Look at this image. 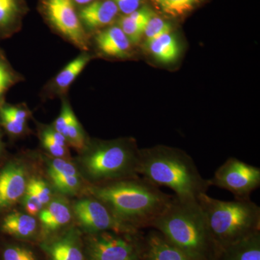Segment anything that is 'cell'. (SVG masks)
Here are the masks:
<instances>
[{"label":"cell","instance_id":"5b68a950","mask_svg":"<svg viewBox=\"0 0 260 260\" xmlns=\"http://www.w3.org/2000/svg\"><path fill=\"white\" fill-rule=\"evenodd\" d=\"M140 150L126 140L100 142L84 148L80 167L84 177L96 184L138 174Z\"/></svg>","mask_w":260,"mask_h":260},{"label":"cell","instance_id":"74e56055","mask_svg":"<svg viewBox=\"0 0 260 260\" xmlns=\"http://www.w3.org/2000/svg\"><path fill=\"white\" fill-rule=\"evenodd\" d=\"M0 146H1V144H0Z\"/></svg>","mask_w":260,"mask_h":260},{"label":"cell","instance_id":"e575fe53","mask_svg":"<svg viewBox=\"0 0 260 260\" xmlns=\"http://www.w3.org/2000/svg\"><path fill=\"white\" fill-rule=\"evenodd\" d=\"M118 9L124 15H128L139 9L141 0H112Z\"/></svg>","mask_w":260,"mask_h":260},{"label":"cell","instance_id":"ba28073f","mask_svg":"<svg viewBox=\"0 0 260 260\" xmlns=\"http://www.w3.org/2000/svg\"><path fill=\"white\" fill-rule=\"evenodd\" d=\"M73 213L80 226L88 234L109 232H136L121 223L102 202L91 196L77 200L73 204Z\"/></svg>","mask_w":260,"mask_h":260},{"label":"cell","instance_id":"ac0fdd59","mask_svg":"<svg viewBox=\"0 0 260 260\" xmlns=\"http://www.w3.org/2000/svg\"><path fill=\"white\" fill-rule=\"evenodd\" d=\"M146 45L154 57L164 64L173 62L179 56V44L171 32L159 36Z\"/></svg>","mask_w":260,"mask_h":260},{"label":"cell","instance_id":"52a82bcc","mask_svg":"<svg viewBox=\"0 0 260 260\" xmlns=\"http://www.w3.org/2000/svg\"><path fill=\"white\" fill-rule=\"evenodd\" d=\"M210 185L230 191L237 200L250 199L260 186V169L237 158H228L208 179Z\"/></svg>","mask_w":260,"mask_h":260},{"label":"cell","instance_id":"8d00e7d4","mask_svg":"<svg viewBox=\"0 0 260 260\" xmlns=\"http://www.w3.org/2000/svg\"><path fill=\"white\" fill-rule=\"evenodd\" d=\"M153 1L155 2V0H153Z\"/></svg>","mask_w":260,"mask_h":260},{"label":"cell","instance_id":"8fae6325","mask_svg":"<svg viewBox=\"0 0 260 260\" xmlns=\"http://www.w3.org/2000/svg\"><path fill=\"white\" fill-rule=\"evenodd\" d=\"M41 246L49 260H85L81 235L76 228L47 239Z\"/></svg>","mask_w":260,"mask_h":260},{"label":"cell","instance_id":"cb8c5ba5","mask_svg":"<svg viewBox=\"0 0 260 260\" xmlns=\"http://www.w3.org/2000/svg\"><path fill=\"white\" fill-rule=\"evenodd\" d=\"M26 189L35 195L44 206L51 201L52 193L50 186L43 179L32 178L28 181Z\"/></svg>","mask_w":260,"mask_h":260},{"label":"cell","instance_id":"6da1fadb","mask_svg":"<svg viewBox=\"0 0 260 260\" xmlns=\"http://www.w3.org/2000/svg\"><path fill=\"white\" fill-rule=\"evenodd\" d=\"M88 191L121 223L135 231L151 227L174 197L138 175L92 186Z\"/></svg>","mask_w":260,"mask_h":260},{"label":"cell","instance_id":"d4e9b609","mask_svg":"<svg viewBox=\"0 0 260 260\" xmlns=\"http://www.w3.org/2000/svg\"><path fill=\"white\" fill-rule=\"evenodd\" d=\"M172 26L170 24L162 20V18L154 15L153 18L149 20L145 28L144 35L146 42H150L155 38L162 34L170 32Z\"/></svg>","mask_w":260,"mask_h":260},{"label":"cell","instance_id":"277c9868","mask_svg":"<svg viewBox=\"0 0 260 260\" xmlns=\"http://www.w3.org/2000/svg\"><path fill=\"white\" fill-rule=\"evenodd\" d=\"M198 201L217 254L225 246L260 232V208L251 199L225 201L205 193L200 195Z\"/></svg>","mask_w":260,"mask_h":260},{"label":"cell","instance_id":"7a4b0ae2","mask_svg":"<svg viewBox=\"0 0 260 260\" xmlns=\"http://www.w3.org/2000/svg\"><path fill=\"white\" fill-rule=\"evenodd\" d=\"M138 174L154 185L172 189L176 198L185 201H197L210 186L189 155L167 147L140 150Z\"/></svg>","mask_w":260,"mask_h":260},{"label":"cell","instance_id":"9a60e30c","mask_svg":"<svg viewBox=\"0 0 260 260\" xmlns=\"http://www.w3.org/2000/svg\"><path fill=\"white\" fill-rule=\"evenodd\" d=\"M215 260H260V232L220 249Z\"/></svg>","mask_w":260,"mask_h":260},{"label":"cell","instance_id":"30bf717a","mask_svg":"<svg viewBox=\"0 0 260 260\" xmlns=\"http://www.w3.org/2000/svg\"><path fill=\"white\" fill-rule=\"evenodd\" d=\"M28 182L23 164L18 162L7 164L0 171V210L8 209L22 199Z\"/></svg>","mask_w":260,"mask_h":260},{"label":"cell","instance_id":"603a6c76","mask_svg":"<svg viewBox=\"0 0 260 260\" xmlns=\"http://www.w3.org/2000/svg\"><path fill=\"white\" fill-rule=\"evenodd\" d=\"M64 136L67 142L75 148L82 150L86 147L85 135L76 117H75L70 122L65 131Z\"/></svg>","mask_w":260,"mask_h":260},{"label":"cell","instance_id":"1f68e13d","mask_svg":"<svg viewBox=\"0 0 260 260\" xmlns=\"http://www.w3.org/2000/svg\"><path fill=\"white\" fill-rule=\"evenodd\" d=\"M0 112L9 116L13 120L18 121L21 124H26L28 114L25 109L14 107H5L0 109Z\"/></svg>","mask_w":260,"mask_h":260},{"label":"cell","instance_id":"3957f363","mask_svg":"<svg viewBox=\"0 0 260 260\" xmlns=\"http://www.w3.org/2000/svg\"><path fill=\"white\" fill-rule=\"evenodd\" d=\"M151 227L192 259L216 257V247L198 200L185 201L174 196Z\"/></svg>","mask_w":260,"mask_h":260},{"label":"cell","instance_id":"83f0119b","mask_svg":"<svg viewBox=\"0 0 260 260\" xmlns=\"http://www.w3.org/2000/svg\"><path fill=\"white\" fill-rule=\"evenodd\" d=\"M42 141L43 146L53 156L61 158L66 156L68 153L67 147L61 146L54 141L47 133V129H44L42 133Z\"/></svg>","mask_w":260,"mask_h":260},{"label":"cell","instance_id":"d590c367","mask_svg":"<svg viewBox=\"0 0 260 260\" xmlns=\"http://www.w3.org/2000/svg\"><path fill=\"white\" fill-rule=\"evenodd\" d=\"M73 1L78 5H88L93 2V0H73Z\"/></svg>","mask_w":260,"mask_h":260},{"label":"cell","instance_id":"7402d4cb","mask_svg":"<svg viewBox=\"0 0 260 260\" xmlns=\"http://www.w3.org/2000/svg\"><path fill=\"white\" fill-rule=\"evenodd\" d=\"M119 25L132 44H136L139 43L142 37L144 35V27L135 23L128 15L121 17L119 19Z\"/></svg>","mask_w":260,"mask_h":260},{"label":"cell","instance_id":"f546056e","mask_svg":"<svg viewBox=\"0 0 260 260\" xmlns=\"http://www.w3.org/2000/svg\"><path fill=\"white\" fill-rule=\"evenodd\" d=\"M23 205L27 213L32 216L40 213L44 208L37 197L27 189L23 198Z\"/></svg>","mask_w":260,"mask_h":260},{"label":"cell","instance_id":"4dcf8cb0","mask_svg":"<svg viewBox=\"0 0 260 260\" xmlns=\"http://www.w3.org/2000/svg\"><path fill=\"white\" fill-rule=\"evenodd\" d=\"M155 15V13L152 11L150 8L147 7H143V8L138 9L133 12L131 14L128 15L132 20H134L135 23L139 24L142 26L146 27L149 20H150Z\"/></svg>","mask_w":260,"mask_h":260},{"label":"cell","instance_id":"d6a6232c","mask_svg":"<svg viewBox=\"0 0 260 260\" xmlns=\"http://www.w3.org/2000/svg\"><path fill=\"white\" fill-rule=\"evenodd\" d=\"M13 77L8 67L0 61V98L11 86L13 83Z\"/></svg>","mask_w":260,"mask_h":260},{"label":"cell","instance_id":"836d02e7","mask_svg":"<svg viewBox=\"0 0 260 260\" xmlns=\"http://www.w3.org/2000/svg\"><path fill=\"white\" fill-rule=\"evenodd\" d=\"M0 119H1L2 124L4 126L5 129L11 134L20 135L25 129V124L13 120L9 116L5 115V114L1 112H0Z\"/></svg>","mask_w":260,"mask_h":260},{"label":"cell","instance_id":"e0dca14e","mask_svg":"<svg viewBox=\"0 0 260 260\" xmlns=\"http://www.w3.org/2000/svg\"><path fill=\"white\" fill-rule=\"evenodd\" d=\"M38 224L32 215L21 212H13L3 218L2 232L18 239H32L37 233Z\"/></svg>","mask_w":260,"mask_h":260},{"label":"cell","instance_id":"ffe728a7","mask_svg":"<svg viewBox=\"0 0 260 260\" xmlns=\"http://www.w3.org/2000/svg\"><path fill=\"white\" fill-rule=\"evenodd\" d=\"M53 186L62 195H74L81 186L80 172H62L49 174Z\"/></svg>","mask_w":260,"mask_h":260},{"label":"cell","instance_id":"484cf974","mask_svg":"<svg viewBox=\"0 0 260 260\" xmlns=\"http://www.w3.org/2000/svg\"><path fill=\"white\" fill-rule=\"evenodd\" d=\"M18 12V0H0V27L13 23Z\"/></svg>","mask_w":260,"mask_h":260},{"label":"cell","instance_id":"7c38bea8","mask_svg":"<svg viewBox=\"0 0 260 260\" xmlns=\"http://www.w3.org/2000/svg\"><path fill=\"white\" fill-rule=\"evenodd\" d=\"M142 260H194L168 241L157 230L143 238Z\"/></svg>","mask_w":260,"mask_h":260},{"label":"cell","instance_id":"8992f818","mask_svg":"<svg viewBox=\"0 0 260 260\" xmlns=\"http://www.w3.org/2000/svg\"><path fill=\"white\" fill-rule=\"evenodd\" d=\"M143 238L136 232L109 231L89 234L85 260H142Z\"/></svg>","mask_w":260,"mask_h":260},{"label":"cell","instance_id":"9c48e42d","mask_svg":"<svg viewBox=\"0 0 260 260\" xmlns=\"http://www.w3.org/2000/svg\"><path fill=\"white\" fill-rule=\"evenodd\" d=\"M44 6L54 28L82 50H87L86 37L73 0H45Z\"/></svg>","mask_w":260,"mask_h":260},{"label":"cell","instance_id":"2e32d148","mask_svg":"<svg viewBox=\"0 0 260 260\" xmlns=\"http://www.w3.org/2000/svg\"><path fill=\"white\" fill-rule=\"evenodd\" d=\"M95 42L106 55L124 58L129 54L131 42L119 26L110 27L99 32Z\"/></svg>","mask_w":260,"mask_h":260},{"label":"cell","instance_id":"5bb4252c","mask_svg":"<svg viewBox=\"0 0 260 260\" xmlns=\"http://www.w3.org/2000/svg\"><path fill=\"white\" fill-rule=\"evenodd\" d=\"M119 9L112 0L95 1L82 8L78 17L82 25L94 30L112 23Z\"/></svg>","mask_w":260,"mask_h":260},{"label":"cell","instance_id":"4fadbf2b","mask_svg":"<svg viewBox=\"0 0 260 260\" xmlns=\"http://www.w3.org/2000/svg\"><path fill=\"white\" fill-rule=\"evenodd\" d=\"M46 208L39 213L43 232L49 236L68 225L73 218V210L66 198L57 197L51 200Z\"/></svg>","mask_w":260,"mask_h":260},{"label":"cell","instance_id":"f1b7e54d","mask_svg":"<svg viewBox=\"0 0 260 260\" xmlns=\"http://www.w3.org/2000/svg\"><path fill=\"white\" fill-rule=\"evenodd\" d=\"M75 117L74 113L72 111L71 108L64 103L63 104L60 114H59V117L56 119L53 128L64 136L67 128Z\"/></svg>","mask_w":260,"mask_h":260},{"label":"cell","instance_id":"44dd1931","mask_svg":"<svg viewBox=\"0 0 260 260\" xmlns=\"http://www.w3.org/2000/svg\"><path fill=\"white\" fill-rule=\"evenodd\" d=\"M201 0H155L160 10L172 17L182 16L191 11Z\"/></svg>","mask_w":260,"mask_h":260},{"label":"cell","instance_id":"d6986e66","mask_svg":"<svg viewBox=\"0 0 260 260\" xmlns=\"http://www.w3.org/2000/svg\"><path fill=\"white\" fill-rule=\"evenodd\" d=\"M90 59V56L83 54L75 58L74 60L70 61L56 76V86L61 90L68 88L83 71Z\"/></svg>","mask_w":260,"mask_h":260},{"label":"cell","instance_id":"4316f807","mask_svg":"<svg viewBox=\"0 0 260 260\" xmlns=\"http://www.w3.org/2000/svg\"><path fill=\"white\" fill-rule=\"evenodd\" d=\"M3 260H37L30 249L23 246L10 245L5 248Z\"/></svg>","mask_w":260,"mask_h":260}]
</instances>
